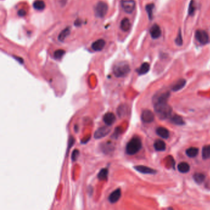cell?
<instances>
[{"instance_id":"6da1fadb","label":"cell","mask_w":210,"mask_h":210,"mask_svg":"<svg viewBox=\"0 0 210 210\" xmlns=\"http://www.w3.org/2000/svg\"><path fill=\"white\" fill-rule=\"evenodd\" d=\"M155 112L161 119L168 118L171 117L172 108L167 102H157L154 105Z\"/></svg>"},{"instance_id":"7a4b0ae2","label":"cell","mask_w":210,"mask_h":210,"mask_svg":"<svg viewBox=\"0 0 210 210\" xmlns=\"http://www.w3.org/2000/svg\"><path fill=\"white\" fill-rule=\"evenodd\" d=\"M142 142L139 138L134 137L132 138L127 144L126 147V152L129 155H133L141 149Z\"/></svg>"},{"instance_id":"3957f363","label":"cell","mask_w":210,"mask_h":210,"mask_svg":"<svg viewBox=\"0 0 210 210\" xmlns=\"http://www.w3.org/2000/svg\"><path fill=\"white\" fill-rule=\"evenodd\" d=\"M113 72L115 76L118 78L125 77L130 72L129 65L125 62H118L114 66Z\"/></svg>"},{"instance_id":"277c9868","label":"cell","mask_w":210,"mask_h":210,"mask_svg":"<svg viewBox=\"0 0 210 210\" xmlns=\"http://www.w3.org/2000/svg\"><path fill=\"white\" fill-rule=\"evenodd\" d=\"M108 11V5L103 1H99L94 7L95 16L99 18H103Z\"/></svg>"},{"instance_id":"5b68a950","label":"cell","mask_w":210,"mask_h":210,"mask_svg":"<svg viewBox=\"0 0 210 210\" xmlns=\"http://www.w3.org/2000/svg\"><path fill=\"white\" fill-rule=\"evenodd\" d=\"M195 39L197 41L202 45H205L209 43V39L208 33L205 30H198L195 32Z\"/></svg>"},{"instance_id":"8992f818","label":"cell","mask_w":210,"mask_h":210,"mask_svg":"<svg viewBox=\"0 0 210 210\" xmlns=\"http://www.w3.org/2000/svg\"><path fill=\"white\" fill-rule=\"evenodd\" d=\"M121 5L123 10L126 13H132L136 7V3L134 0H122Z\"/></svg>"},{"instance_id":"52a82bcc","label":"cell","mask_w":210,"mask_h":210,"mask_svg":"<svg viewBox=\"0 0 210 210\" xmlns=\"http://www.w3.org/2000/svg\"><path fill=\"white\" fill-rule=\"evenodd\" d=\"M110 131V128L109 126H102L98 128L94 132V138L97 139H101L105 136H106Z\"/></svg>"},{"instance_id":"ba28073f","label":"cell","mask_w":210,"mask_h":210,"mask_svg":"<svg viewBox=\"0 0 210 210\" xmlns=\"http://www.w3.org/2000/svg\"><path fill=\"white\" fill-rule=\"evenodd\" d=\"M154 114L149 110H145L142 112L141 120L143 122L149 123L154 120Z\"/></svg>"},{"instance_id":"9c48e42d","label":"cell","mask_w":210,"mask_h":210,"mask_svg":"<svg viewBox=\"0 0 210 210\" xmlns=\"http://www.w3.org/2000/svg\"><path fill=\"white\" fill-rule=\"evenodd\" d=\"M150 34L153 39H158L161 35V28L157 24H154L152 26L150 29Z\"/></svg>"},{"instance_id":"30bf717a","label":"cell","mask_w":210,"mask_h":210,"mask_svg":"<svg viewBox=\"0 0 210 210\" xmlns=\"http://www.w3.org/2000/svg\"><path fill=\"white\" fill-rule=\"evenodd\" d=\"M106 41L103 39H99L92 43L91 48L94 51H101L106 45Z\"/></svg>"},{"instance_id":"8fae6325","label":"cell","mask_w":210,"mask_h":210,"mask_svg":"<svg viewBox=\"0 0 210 210\" xmlns=\"http://www.w3.org/2000/svg\"><path fill=\"white\" fill-rule=\"evenodd\" d=\"M121 195V192L120 189H117L110 194V195L109 197V201L111 203H116L120 200Z\"/></svg>"},{"instance_id":"7c38bea8","label":"cell","mask_w":210,"mask_h":210,"mask_svg":"<svg viewBox=\"0 0 210 210\" xmlns=\"http://www.w3.org/2000/svg\"><path fill=\"white\" fill-rule=\"evenodd\" d=\"M135 169L139 172V173H143V174H155L157 173L156 170L152 169L151 168L146 166H142V165H139V166H135Z\"/></svg>"},{"instance_id":"4fadbf2b","label":"cell","mask_w":210,"mask_h":210,"mask_svg":"<svg viewBox=\"0 0 210 210\" xmlns=\"http://www.w3.org/2000/svg\"><path fill=\"white\" fill-rule=\"evenodd\" d=\"M103 120L104 123L106 124L107 126H111L115 123L116 120V117L113 113L109 112L104 115L103 117Z\"/></svg>"},{"instance_id":"5bb4252c","label":"cell","mask_w":210,"mask_h":210,"mask_svg":"<svg viewBox=\"0 0 210 210\" xmlns=\"http://www.w3.org/2000/svg\"><path fill=\"white\" fill-rule=\"evenodd\" d=\"M170 95V93L169 92H164L161 94H159L156 97H155V102H167Z\"/></svg>"},{"instance_id":"9a60e30c","label":"cell","mask_w":210,"mask_h":210,"mask_svg":"<svg viewBox=\"0 0 210 210\" xmlns=\"http://www.w3.org/2000/svg\"><path fill=\"white\" fill-rule=\"evenodd\" d=\"M186 84V80L185 79H179L176 81L171 87V89L173 91H177L183 89Z\"/></svg>"},{"instance_id":"2e32d148","label":"cell","mask_w":210,"mask_h":210,"mask_svg":"<svg viewBox=\"0 0 210 210\" xmlns=\"http://www.w3.org/2000/svg\"><path fill=\"white\" fill-rule=\"evenodd\" d=\"M131 24L129 19L127 17L124 18L121 21V24H120L121 29L124 32L129 31L131 28Z\"/></svg>"},{"instance_id":"e0dca14e","label":"cell","mask_w":210,"mask_h":210,"mask_svg":"<svg viewBox=\"0 0 210 210\" xmlns=\"http://www.w3.org/2000/svg\"><path fill=\"white\" fill-rule=\"evenodd\" d=\"M150 64L147 62H144L140 65V67L138 69H137V72L139 75H144L146 74L150 70Z\"/></svg>"},{"instance_id":"ac0fdd59","label":"cell","mask_w":210,"mask_h":210,"mask_svg":"<svg viewBox=\"0 0 210 210\" xmlns=\"http://www.w3.org/2000/svg\"><path fill=\"white\" fill-rule=\"evenodd\" d=\"M169 118L170 119L171 123L175 124L176 125H183L184 124L183 118L179 115H173V116L171 115Z\"/></svg>"},{"instance_id":"d6986e66","label":"cell","mask_w":210,"mask_h":210,"mask_svg":"<svg viewBox=\"0 0 210 210\" xmlns=\"http://www.w3.org/2000/svg\"><path fill=\"white\" fill-rule=\"evenodd\" d=\"M156 132L159 136L162 138L167 139L169 136V132L168 130L163 127H158L156 130Z\"/></svg>"},{"instance_id":"ffe728a7","label":"cell","mask_w":210,"mask_h":210,"mask_svg":"<svg viewBox=\"0 0 210 210\" xmlns=\"http://www.w3.org/2000/svg\"><path fill=\"white\" fill-rule=\"evenodd\" d=\"M70 34V27H68L64 29L59 33L58 36V40L60 41H64L65 38Z\"/></svg>"},{"instance_id":"44dd1931","label":"cell","mask_w":210,"mask_h":210,"mask_svg":"<svg viewBox=\"0 0 210 210\" xmlns=\"http://www.w3.org/2000/svg\"><path fill=\"white\" fill-rule=\"evenodd\" d=\"M154 148L157 151H164L166 149V144L164 141L158 139L154 143Z\"/></svg>"},{"instance_id":"7402d4cb","label":"cell","mask_w":210,"mask_h":210,"mask_svg":"<svg viewBox=\"0 0 210 210\" xmlns=\"http://www.w3.org/2000/svg\"><path fill=\"white\" fill-rule=\"evenodd\" d=\"M177 169L180 173H186L190 170V166L186 162H181L178 165Z\"/></svg>"},{"instance_id":"603a6c76","label":"cell","mask_w":210,"mask_h":210,"mask_svg":"<svg viewBox=\"0 0 210 210\" xmlns=\"http://www.w3.org/2000/svg\"><path fill=\"white\" fill-rule=\"evenodd\" d=\"M33 6L34 9L37 11H43L46 7L45 3L43 0H36L33 3Z\"/></svg>"},{"instance_id":"cb8c5ba5","label":"cell","mask_w":210,"mask_h":210,"mask_svg":"<svg viewBox=\"0 0 210 210\" xmlns=\"http://www.w3.org/2000/svg\"><path fill=\"white\" fill-rule=\"evenodd\" d=\"M198 154V149L196 147H190L186 150V154L189 157H195Z\"/></svg>"},{"instance_id":"d4e9b609","label":"cell","mask_w":210,"mask_h":210,"mask_svg":"<svg viewBox=\"0 0 210 210\" xmlns=\"http://www.w3.org/2000/svg\"><path fill=\"white\" fill-rule=\"evenodd\" d=\"M154 7H155V5L153 3L147 4L146 6V10L148 14L149 18L150 20H152L153 18V10H154Z\"/></svg>"},{"instance_id":"484cf974","label":"cell","mask_w":210,"mask_h":210,"mask_svg":"<svg viewBox=\"0 0 210 210\" xmlns=\"http://www.w3.org/2000/svg\"><path fill=\"white\" fill-rule=\"evenodd\" d=\"M205 179V176L200 173H197L194 175V179L198 184L202 183Z\"/></svg>"},{"instance_id":"4316f807","label":"cell","mask_w":210,"mask_h":210,"mask_svg":"<svg viewBox=\"0 0 210 210\" xmlns=\"http://www.w3.org/2000/svg\"><path fill=\"white\" fill-rule=\"evenodd\" d=\"M196 11V5L194 0H191L189 3V9H188V14L189 16H192L194 15Z\"/></svg>"},{"instance_id":"83f0119b","label":"cell","mask_w":210,"mask_h":210,"mask_svg":"<svg viewBox=\"0 0 210 210\" xmlns=\"http://www.w3.org/2000/svg\"><path fill=\"white\" fill-rule=\"evenodd\" d=\"M202 157L205 160L210 158V146H205L203 147Z\"/></svg>"},{"instance_id":"f1b7e54d","label":"cell","mask_w":210,"mask_h":210,"mask_svg":"<svg viewBox=\"0 0 210 210\" xmlns=\"http://www.w3.org/2000/svg\"><path fill=\"white\" fill-rule=\"evenodd\" d=\"M107 175H108V169L107 168H103L100 171L98 175V177L99 180H102L107 179Z\"/></svg>"},{"instance_id":"f546056e","label":"cell","mask_w":210,"mask_h":210,"mask_svg":"<svg viewBox=\"0 0 210 210\" xmlns=\"http://www.w3.org/2000/svg\"><path fill=\"white\" fill-rule=\"evenodd\" d=\"M65 54V51L63 50H57L54 53V57L57 60H60Z\"/></svg>"},{"instance_id":"4dcf8cb0","label":"cell","mask_w":210,"mask_h":210,"mask_svg":"<svg viewBox=\"0 0 210 210\" xmlns=\"http://www.w3.org/2000/svg\"><path fill=\"white\" fill-rule=\"evenodd\" d=\"M175 43L179 46H182L183 44V36H182V33H181V30L180 29L179 30L178 32V34L177 35V37L176 38V39L175 40Z\"/></svg>"},{"instance_id":"1f68e13d","label":"cell","mask_w":210,"mask_h":210,"mask_svg":"<svg viewBox=\"0 0 210 210\" xmlns=\"http://www.w3.org/2000/svg\"><path fill=\"white\" fill-rule=\"evenodd\" d=\"M79 154H80V152H79V151H78L77 149L75 150L72 152V160L73 161H76V159L78 158V155H79Z\"/></svg>"},{"instance_id":"d6a6232c","label":"cell","mask_w":210,"mask_h":210,"mask_svg":"<svg viewBox=\"0 0 210 210\" xmlns=\"http://www.w3.org/2000/svg\"><path fill=\"white\" fill-rule=\"evenodd\" d=\"M18 16H21V17H24L26 15V11L25 10H24V9H21V10H19L18 11Z\"/></svg>"},{"instance_id":"836d02e7","label":"cell","mask_w":210,"mask_h":210,"mask_svg":"<svg viewBox=\"0 0 210 210\" xmlns=\"http://www.w3.org/2000/svg\"><path fill=\"white\" fill-rule=\"evenodd\" d=\"M75 25L76 26V27H78V26H81V25L82 24V21L81 20V19H76V20L75 21V23H74Z\"/></svg>"},{"instance_id":"e575fe53","label":"cell","mask_w":210,"mask_h":210,"mask_svg":"<svg viewBox=\"0 0 210 210\" xmlns=\"http://www.w3.org/2000/svg\"><path fill=\"white\" fill-rule=\"evenodd\" d=\"M14 58L16 59H17V61H18L19 62H20V63H21V64H22L23 63V62H24V61H23V59H21V58H19V57H14Z\"/></svg>"}]
</instances>
